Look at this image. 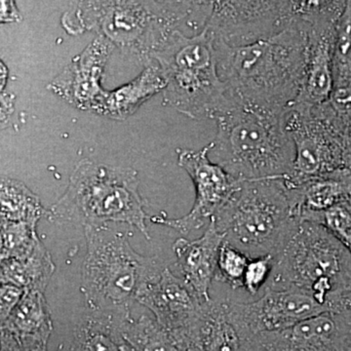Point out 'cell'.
Instances as JSON below:
<instances>
[{
	"label": "cell",
	"mask_w": 351,
	"mask_h": 351,
	"mask_svg": "<svg viewBox=\"0 0 351 351\" xmlns=\"http://www.w3.org/2000/svg\"><path fill=\"white\" fill-rule=\"evenodd\" d=\"M306 10L285 31L232 47L215 41L218 73L233 98L247 107L284 114L301 92L306 58Z\"/></svg>",
	"instance_id": "cell-1"
},
{
	"label": "cell",
	"mask_w": 351,
	"mask_h": 351,
	"mask_svg": "<svg viewBox=\"0 0 351 351\" xmlns=\"http://www.w3.org/2000/svg\"><path fill=\"white\" fill-rule=\"evenodd\" d=\"M210 5L211 1H78L62 16L61 24L71 36L97 32L147 64L184 21Z\"/></svg>",
	"instance_id": "cell-2"
},
{
	"label": "cell",
	"mask_w": 351,
	"mask_h": 351,
	"mask_svg": "<svg viewBox=\"0 0 351 351\" xmlns=\"http://www.w3.org/2000/svg\"><path fill=\"white\" fill-rule=\"evenodd\" d=\"M284 114L247 107L234 99L214 119L217 136L210 154L215 163L241 182L287 178L295 149L284 126Z\"/></svg>",
	"instance_id": "cell-3"
},
{
	"label": "cell",
	"mask_w": 351,
	"mask_h": 351,
	"mask_svg": "<svg viewBox=\"0 0 351 351\" xmlns=\"http://www.w3.org/2000/svg\"><path fill=\"white\" fill-rule=\"evenodd\" d=\"M138 184L136 170L82 159L71 173L64 195L48 210L47 218L84 228L127 223L149 240L147 202L138 191Z\"/></svg>",
	"instance_id": "cell-4"
},
{
	"label": "cell",
	"mask_w": 351,
	"mask_h": 351,
	"mask_svg": "<svg viewBox=\"0 0 351 351\" xmlns=\"http://www.w3.org/2000/svg\"><path fill=\"white\" fill-rule=\"evenodd\" d=\"M271 289H295L314 298L329 313L351 299V255L322 226L300 221L274 258Z\"/></svg>",
	"instance_id": "cell-5"
},
{
	"label": "cell",
	"mask_w": 351,
	"mask_h": 351,
	"mask_svg": "<svg viewBox=\"0 0 351 351\" xmlns=\"http://www.w3.org/2000/svg\"><path fill=\"white\" fill-rule=\"evenodd\" d=\"M151 61L165 77V107L193 119H215L234 101L219 77L214 39L204 27L191 38L175 31L152 53Z\"/></svg>",
	"instance_id": "cell-6"
},
{
	"label": "cell",
	"mask_w": 351,
	"mask_h": 351,
	"mask_svg": "<svg viewBox=\"0 0 351 351\" xmlns=\"http://www.w3.org/2000/svg\"><path fill=\"white\" fill-rule=\"evenodd\" d=\"M212 219L225 241L251 258H276L301 221L283 179L242 182Z\"/></svg>",
	"instance_id": "cell-7"
},
{
	"label": "cell",
	"mask_w": 351,
	"mask_h": 351,
	"mask_svg": "<svg viewBox=\"0 0 351 351\" xmlns=\"http://www.w3.org/2000/svg\"><path fill=\"white\" fill-rule=\"evenodd\" d=\"M84 230L87 251L82 291L87 306L90 311L131 315L141 289L163 265L156 257H145L134 250L124 233L108 226Z\"/></svg>",
	"instance_id": "cell-8"
},
{
	"label": "cell",
	"mask_w": 351,
	"mask_h": 351,
	"mask_svg": "<svg viewBox=\"0 0 351 351\" xmlns=\"http://www.w3.org/2000/svg\"><path fill=\"white\" fill-rule=\"evenodd\" d=\"M306 1H212L204 29L215 41L249 45L280 34L301 17Z\"/></svg>",
	"instance_id": "cell-9"
},
{
	"label": "cell",
	"mask_w": 351,
	"mask_h": 351,
	"mask_svg": "<svg viewBox=\"0 0 351 351\" xmlns=\"http://www.w3.org/2000/svg\"><path fill=\"white\" fill-rule=\"evenodd\" d=\"M284 126L295 149L292 172L283 179L286 186L345 167V143L315 107L293 106L284 114Z\"/></svg>",
	"instance_id": "cell-10"
},
{
	"label": "cell",
	"mask_w": 351,
	"mask_h": 351,
	"mask_svg": "<svg viewBox=\"0 0 351 351\" xmlns=\"http://www.w3.org/2000/svg\"><path fill=\"white\" fill-rule=\"evenodd\" d=\"M346 1H311L306 13V58L301 92L295 105L315 107L334 90L332 54Z\"/></svg>",
	"instance_id": "cell-11"
},
{
	"label": "cell",
	"mask_w": 351,
	"mask_h": 351,
	"mask_svg": "<svg viewBox=\"0 0 351 351\" xmlns=\"http://www.w3.org/2000/svg\"><path fill=\"white\" fill-rule=\"evenodd\" d=\"M212 149L213 143L199 151H178L180 167L188 173L195 184V204L182 218L169 219L158 215L152 217V223L168 226L182 234L188 235L193 230H199L208 219L213 218L237 191L242 182L234 179L210 159Z\"/></svg>",
	"instance_id": "cell-12"
},
{
	"label": "cell",
	"mask_w": 351,
	"mask_h": 351,
	"mask_svg": "<svg viewBox=\"0 0 351 351\" xmlns=\"http://www.w3.org/2000/svg\"><path fill=\"white\" fill-rule=\"evenodd\" d=\"M230 308L239 326L251 336L282 331L313 316L329 313L311 295L295 289L267 288L258 301L230 302Z\"/></svg>",
	"instance_id": "cell-13"
},
{
	"label": "cell",
	"mask_w": 351,
	"mask_h": 351,
	"mask_svg": "<svg viewBox=\"0 0 351 351\" xmlns=\"http://www.w3.org/2000/svg\"><path fill=\"white\" fill-rule=\"evenodd\" d=\"M254 351H350L351 313H325L282 331L262 332Z\"/></svg>",
	"instance_id": "cell-14"
},
{
	"label": "cell",
	"mask_w": 351,
	"mask_h": 351,
	"mask_svg": "<svg viewBox=\"0 0 351 351\" xmlns=\"http://www.w3.org/2000/svg\"><path fill=\"white\" fill-rule=\"evenodd\" d=\"M136 302L149 308L159 324L186 335L195 345L193 337L202 315L204 302L168 267H164L156 276L143 286Z\"/></svg>",
	"instance_id": "cell-15"
},
{
	"label": "cell",
	"mask_w": 351,
	"mask_h": 351,
	"mask_svg": "<svg viewBox=\"0 0 351 351\" xmlns=\"http://www.w3.org/2000/svg\"><path fill=\"white\" fill-rule=\"evenodd\" d=\"M114 46L98 36L52 80L48 89L78 110L95 112L107 90L101 86Z\"/></svg>",
	"instance_id": "cell-16"
},
{
	"label": "cell",
	"mask_w": 351,
	"mask_h": 351,
	"mask_svg": "<svg viewBox=\"0 0 351 351\" xmlns=\"http://www.w3.org/2000/svg\"><path fill=\"white\" fill-rule=\"evenodd\" d=\"M225 239L211 219L199 239L193 241L180 239L173 245L181 278L202 302L212 300L210 288L216 278L219 250Z\"/></svg>",
	"instance_id": "cell-17"
},
{
	"label": "cell",
	"mask_w": 351,
	"mask_h": 351,
	"mask_svg": "<svg viewBox=\"0 0 351 351\" xmlns=\"http://www.w3.org/2000/svg\"><path fill=\"white\" fill-rule=\"evenodd\" d=\"M239 326L230 313V302H204L197 329V351H254L253 339Z\"/></svg>",
	"instance_id": "cell-18"
},
{
	"label": "cell",
	"mask_w": 351,
	"mask_h": 351,
	"mask_svg": "<svg viewBox=\"0 0 351 351\" xmlns=\"http://www.w3.org/2000/svg\"><path fill=\"white\" fill-rule=\"evenodd\" d=\"M52 331L49 307L44 292L38 290H25L10 317L0 328V335L27 348L47 346Z\"/></svg>",
	"instance_id": "cell-19"
},
{
	"label": "cell",
	"mask_w": 351,
	"mask_h": 351,
	"mask_svg": "<svg viewBox=\"0 0 351 351\" xmlns=\"http://www.w3.org/2000/svg\"><path fill=\"white\" fill-rule=\"evenodd\" d=\"M165 87V77L158 64L149 62L130 82L112 91L107 90L94 112L110 119L125 120Z\"/></svg>",
	"instance_id": "cell-20"
},
{
	"label": "cell",
	"mask_w": 351,
	"mask_h": 351,
	"mask_svg": "<svg viewBox=\"0 0 351 351\" xmlns=\"http://www.w3.org/2000/svg\"><path fill=\"white\" fill-rule=\"evenodd\" d=\"M287 186L298 218L351 199V171L341 167L293 186Z\"/></svg>",
	"instance_id": "cell-21"
},
{
	"label": "cell",
	"mask_w": 351,
	"mask_h": 351,
	"mask_svg": "<svg viewBox=\"0 0 351 351\" xmlns=\"http://www.w3.org/2000/svg\"><path fill=\"white\" fill-rule=\"evenodd\" d=\"M129 316L90 311L75 324L71 351H133L120 332Z\"/></svg>",
	"instance_id": "cell-22"
},
{
	"label": "cell",
	"mask_w": 351,
	"mask_h": 351,
	"mask_svg": "<svg viewBox=\"0 0 351 351\" xmlns=\"http://www.w3.org/2000/svg\"><path fill=\"white\" fill-rule=\"evenodd\" d=\"M120 332L133 351H196L186 335L168 329L149 316L138 319L129 316L120 323Z\"/></svg>",
	"instance_id": "cell-23"
},
{
	"label": "cell",
	"mask_w": 351,
	"mask_h": 351,
	"mask_svg": "<svg viewBox=\"0 0 351 351\" xmlns=\"http://www.w3.org/2000/svg\"><path fill=\"white\" fill-rule=\"evenodd\" d=\"M54 272V263L43 241L27 257L0 260V281L24 290L45 292Z\"/></svg>",
	"instance_id": "cell-24"
},
{
	"label": "cell",
	"mask_w": 351,
	"mask_h": 351,
	"mask_svg": "<svg viewBox=\"0 0 351 351\" xmlns=\"http://www.w3.org/2000/svg\"><path fill=\"white\" fill-rule=\"evenodd\" d=\"M48 210L38 195L23 182L0 176V223H29L38 225Z\"/></svg>",
	"instance_id": "cell-25"
},
{
	"label": "cell",
	"mask_w": 351,
	"mask_h": 351,
	"mask_svg": "<svg viewBox=\"0 0 351 351\" xmlns=\"http://www.w3.org/2000/svg\"><path fill=\"white\" fill-rule=\"evenodd\" d=\"M334 88H351V1L339 18L332 54Z\"/></svg>",
	"instance_id": "cell-26"
},
{
	"label": "cell",
	"mask_w": 351,
	"mask_h": 351,
	"mask_svg": "<svg viewBox=\"0 0 351 351\" xmlns=\"http://www.w3.org/2000/svg\"><path fill=\"white\" fill-rule=\"evenodd\" d=\"M36 226L29 223H0V260L31 255L41 241Z\"/></svg>",
	"instance_id": "cell-27"
},
{
	"label": "cell",
	"mask_w": 351,
	"mask_h": 351,
	"mask_svg": "<svg viewBox=\"0 0 351 351\" xmlns=\"http://www.w3.org/2000/svg\"><path fill=\"white\" fill-rule=\"evenodd\" d=\"M300 219L311 221L326 228L351 255V199L339 203L324 211L306 212Z\"/></svg>",
	"instance_id": "cell-28"
},
{
	"label": "cell",
	"mask_w": 351,
	"mask_h": 351,
	"mask_svg": "<svg viewBox=\"0 0 351 351\" xmlns=\"http://www.w3.org/2000/svg\"><path fill=\"white\" fill-rule=\"evenodd\" d=\"M250 258L232 245L223 242L219 250L216 278L219 277V280L228 284L232 289L242 288Z\"/></svg>",
	"instance_id": "cell-29"
},
{
	"label": "cell",
	"mask_w": 351,
	"mask_h": 351,
	"mask_svg": "<svg viewBox=\"0 0 351 351\" xmlns=\"http://www.w3.org/2000/svg\"><path fill=\"white\" fill-rule=\"evenodd\" d=\"M274 267V257L263 256L250 258L243 278L244 288L249 294L257 295L260 289L265 284V281L271 276Z\"/></svg>",
	"instance_id": "cell-30"
},
{
	"label": "cell",
	"mask_w": 351,
	"mask_h": 351,
	"mask_svg": "<svg viewBox=\"0 0 351 351\" xmlns=\"http://www.w3.org/2000/svg\"><path fill=\"white\" fill-rule=\"evenodd\" d=\"M24 289L16 287L10 284L0 285V328L5 324L18 302L24 295Z\"/></svg>",
	"instance_id": "cell-31"
},
{
	"label": "cell",
	"mask_w": 351,
	"mask_h": 351,
	"mask_svg": "<svg viewBox=\"0 0 351 351\" xmlns=\"http://www.w3.org/2000/svg\"><path fill=\"white\" fill-rule=\"evenodd\" d=\"M14 100L15 97L13 95L0 94V130L5 128L14 112Z\"/></svg>",
	"instance_id": "cell-32"
},
{
	"label": "cell",
	"mask_w": 351,
	"mask_h": 351,
	"mask_svg": "<svg viewBox=\"0 0 351 351\" xmlns=\"http://www.w3.org/2000/svg\"><path fill=\"white\" fill-rule=\"evenodd\" d=\"M20 11L14 1H0V24L20 22Z\"/></svg>",
	"instance_id": "cell-33"
},
{
	"label": "cell",
	"mask_w": 351,
	"mask_h": 351,
	"mask_svg": "<svg viewBox=\"0 0 351 351\" xmlns=\"http://www.w3.org/2000/svg\"><path fill=\"white\" fill-rule=\"evenodd\" d=\"M8 69H7L6 64L0 60V94L3 92L4 88L7 84V80H8Z\"/></svg>",
	"instance_id": "cell-34"
},
{
	"label": "cell",
	"mask_w": 351,
	"mask_h": 351,
	"mask_svg": "<svg viewBox=\"0 0 351 351\" xmlns=\"http://www.w3.org/2000/svg\"><path fill=\"white\" fill-rule=\"evenodd\" d=\"M343 164L346 168L351 171V140L348 141L343 151Z\"/></svg>",
	"instance_id": "cell-35"
},
{
	"label": "cell",
	"mask_w": 351,
	"mask_h": 351,
	"mask_svg": "<svg viewBox=\"0 0 351 351\" xmlns=\"http://www.w3.org/2000/svg\"><path fill=\"white\" fill-rule=\"evenodd\" d=\"M1 284H2V282H1V281H0V285H1Z\"/></svg>",
	"instance_id": "cell-36"
}]
</instances>
